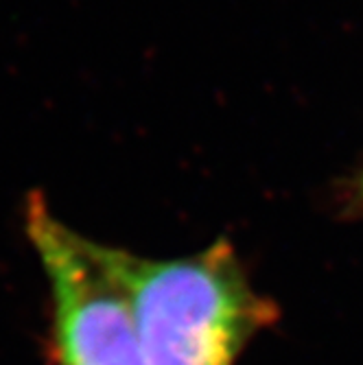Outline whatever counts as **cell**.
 I'll return each mask as SVG.
<instances>
[{"mask_svg": "<svg viewBox=\"0 0 363 365\" xmlns=\"http://www.w3.org/2000/svg\"><path fill=\"white\" fill-rule=\"evenodd\" d=\"M24 230L48 287V346L55 365H147L106 245L66 225L31 192Z\"/></svg>", "mask_w": 363, "mask_h": 365, "instance_id": "cell-2", "label": "cell"}, {"mask_svg": "<svg viewBox=\"0 0 363 365\" xmlns=\"http://www.w3.org/2000/svg\"><path fill=\"white\" fill-rule=\"evenodd\" d=\"M147 365H235L278 311L225 239L180 258L106 245Z\"/></svg>", "mask_w": 363, "mask_h": 365, "instance_id": "cell-1", "label": "cell"}]
</instances>
